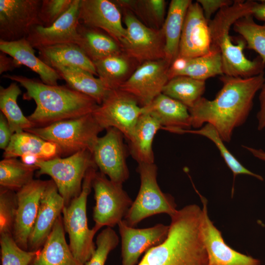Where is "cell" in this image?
I'll return each instance as SVG.
<instances>
[{
    "label": "cell",
    "mask_w": 265,
    "mask_h": 265,
    "mask_svg": "<svg viewBox=\"0 0 265 265\" xmlns=\"http://www.w3.org/2000/svg\"><path fill=\"white\" fill-rule=\"evenodd\" d=\"M163 130L170 132L184 134L191 133L199 134L206 137L211 140L220 152L221 157L226 165L233 172L234 179L239 174L248 175L263 181V178L247 169L230 153L224 144V141L220 136L216 128L211 124L206 123L200 129L184 130L175 128H165Z\"/></svg>",
    "instance_id": "e575fe53"
},
{
    "label": "cell",
    "mask_w": 265,
    "mask_h": 265,
    "mask_svg": "<svg viewBox=\"0 0 265 265\" xmlns=\"http://www.w3.org/2000/svg\"><path fill=\"white\" fill-rule=\"evenodd\" d=\"M121 11L132 12L145 25L160 29L165 20L166 2L164 0H115Z\"/></svg>",
    "instance_id": "836d02e7"
},
{
    "label": "cell",
    "mask_w": 265,
    "mask_h": 265,
    "mask_svg": "<svg viewBox=\"0 0 265 265\" xmlns=\"http://www.w3.org/2000/svg\"><path fill=\"white\" fill-rule=\"evenodd\" d=\"M65 206L63 198L57 187L49 180L41 198L36 221L28 241V250H40L51 233Z\"/></svg>",
    "instance_id": "44dd1931"
},
{
    "label": "cell",
    "mask_w": 265,
    "mask_h": 265,
    "mask_svg": "<svg viewBox=\"0 0 265 265\" xmlns=\"http://www.w3.org/2000/svg\"><path fill=\"white\" fill-rule=\"evenodd\" d=\"M161 129L159 122L147 114H142L136 123L132 139L129 142L130 154L138 163H154L153 142Z\"/></svg>",
    "instance_id": "f1b7e54d"
},
{
    "label": "cell",
    "mask_w": 265,
    "mask_h": 265,
    "mask_svg": "<svg viewBox=\"0 0 265 265\" xmlns=\"http://www.w3.org/2000/svg\"><path fill=\"white\" fill-rule=\"evenodd\" d=\"M21 66V65L14 58L10 56L8 57L6 53L0 52V74L9 71H12L16 68H19Z\"/></svg>",
    "instance_id": "bcb514c9"
},
{
    "label": "cell",
    "mask_w": 265,
    "mask_h": 265,
    "mask_svg": "<svg viewBox=\"0 0 265 265\" xmlns=\"http://www.w3.org/2000/svg\"><path fill=\"white\" fill-rule=\"evenodd\" d=\"M196 191L203 205L202 234L211 265H261L259 260L237 251L224 241L209 217L207 200Z\"/></svg>",
    "instance_id": "2e32d148"
},
{
    "label": "cell",
    "mask_w": 265,
    "mask_h": 265,
    "mask_svg": "<svg viewBox=\"0 0 265 265\" xmlns=\"http://www.w3.org/2000/svg\"><path fill=\"white\" fill-rule=\"evenodd\" d=\"M1 265H29L39 250H25L20 247L12 235H0Z\"/></svg>",
    "instance_id": "f35d334b"
},
{
    "label": "cell",
    "mask_w": 265,
    "mask_h": 265,
    "mask_svg": "<svg viewBox=\"0 0 265 265\" xmlns=\"http://www.w3.org/2000/svg\"><path fill=\"white\" fill-rule=\"evenodd\" d=\"M255 1L234 0L215 14L209 23L211 38V49L220 53L223 74L228 76L250 78L264 73L265 63L259 56L253 60L244 55L245 40L238 39L234 44L229 35L230 27L238 19L251 15Z\"/></svg>",
    "instance_id": "277c9868"
},
{
    "label": "cell",
    "mask_w": 265,
    "mask_h": 265,
    "mask_svg": "<svg viewBox=\"0 0 265 265\" xmlns=\"http://www.w3.org/2000/svg\"><path fill=\"white\" fill-rule=\"evenodd\" d=\"M25 156L35 157L39 160L60 157L57 147L32 133L26 131L15 133L4 150V159Z\"/></svg>",
    "instance_id": "484cf974"
},
{
    "label": "cell",
    "mask_w": 265,
    "mask_h": 265,
    "mask_svg": "<svg viewBox=\"0 0 265 265\" xmlns=\"http://www.w3.org/2000/svg\"><path fill=\"white\" fill-rule=\"evenodd\" d=\"M21 90L16 82L7 87L0 86V109L8 123L12 132L19 133L34 128V124L26 117L17 103Z\"/></svg>",
    "instance_id": "d6a6232c"
},
{
    "label": "cell",
    "mask_w": 265,
    "mask_h": 265,
    "mask_svg": "<svg viewBox=\"0 0 265 265\" xmlns=\"http://www.w3.org/2000/svg\"><path fill=\"white\" fill-rule=\"evenodd\" d=\"M13 133L12 132L7 119L0 113V148L4 150L8 146Z\"/></svg>",
    "instance_id": "ee69618b"
},
{
    "label": "cell",
    "mask_w": 265,
    "mask_h": 265,
    "mask_svg": "<svg viewBox=\"0 0 265 265\" xmlns=\"http://www.w3.org/2000/svg\"><path fill=\"white\" fill-rule=\"evenodd\" d=\"M97 168L89 169L84 178L80 194L65 206L62 216L64 228L69 237V246L75 257L84 265L96 249L93 238L97 233L88 226L86 214L87 198Z\"/></svg>",
    "instance_id": "8992f818"
},
{
    "label": "cell",
    "mask_w": 265,
    "mask_h": 265,
    "mask_svg": "<svg viewBox=\"0 0 265 265\" xmlns=\"http://www.w3.org/2000/svg\"><path fill=\"white\" fill-rule=\"evenodd\" d=\"M170 217L165 239L148 249L137 265H211L202 234V209L188 205Z\"/></svg>",
    "instance_id": "7a4b0ae2"
},
{
    "label": "cell",
    "mask_w": 265,
    "mask_h": 265,
    "mask_svg": "<svg viewBox=\"0 0 265 265\" xmlns=\"http://www.w3.org/2000/svg\"><path fill=\"white\" fill-rule=\"evenodd\" d=\"M0 50L37 74L45 84L56 85L62 79L54 68L35 55L34 48L26 38L12 42L0 40Z\"/></svg>",
    "instance_id": "d4e9b609"
},
{
    "label": "cell",
    "mask_w": 265,
    "mask_h": 265,
    "mask_svg": "<svg viewBox=\"0 0 265 265\" xmlns=\"http://www.w3.org/2000/svg\"><path fill=\"white\" fill-rule=\"evenodd\" d=\"M95 205L93 209V228L98 231L104 226L113 227L124 219L133 201L123 189L101 172L96 171L92 183Z\"/></svg>",
    "instance_id": "9c48e42d"
},
{
    "label": "cell",
    "mask_w": 265,
    "mask_h": 265,
    "mask_svg": "<svg viewBox=\"0 0 265 265\" xmlns=\"http://www.w3.org/2000/svg\"><path fill=\"white\" fill-rule=\"evenodd\" d=\"M142 114L156 119L161 129H190L191 116L188 108L180 102L161 93L149 105L141 107Z\"/></svg>",
    "instance_id": "cb8c5ba5"
},
{
    "label": "cell",
    "mask_w": 265,
    "mask_h": 265,
    "mask_svg": "<svg viewBox=\"0 0 265 265\" xmlns=\"http://www.w3.org/2000/svg\"><path fill=\"white\" fill-rule=\"evenodd\" d=\"M35 165H28L17 158L4 159L0 161V187L17 192L33 180Z\"/></svg>",
    "instance_id": "d590c367"
},
{
    "label": "cell",
    "mask_w": 265,
    "mask_h": 265,
    "mask_svg": "<svg viewBox=\"0 0 265 265\" xmlns=\"http://www.w3.org/2000/svg\"><path fill=\"white\" fill-rule=\"evenodd\" d=\"M62 215L29 265H84L72 252L65 236Z\"/></svg>",
    "instance_id": "603a6c76"
},
{
    "label": "cell",
    "mask_w": 265,
    "mask_h": 265,
    "mask_svg": "<svg viewBox=\"0 0 265 265\" xmlns=\"http://www.w3.org/2000/svg\"><path fill=\"white\" fill-rule=\"evenodd\" d=\"M2 77L18 82L26 90L23 98L35 101L36 108L27 116L34 127L91 113L99 105L91 97L68 85H48L21 75L6 74Z\"/></svg>",
    "instance_id": "3957f363"
},
{
    "label": "cell",
    "mask_w": 265,
    "mask_h": 265,
    "mask_svg": "<svg viewBox=\"0 0 265 265\" xmlns=\"http://www.w3.org/2000/svg\"><path fill=\"white\" fill-rule=\"evenodd\" d=\"M39 57L49 66L78 67L97 76L93 61L76 44H57L38 49Z\"/></svg>",
    "instance_id": "f546056e"
},
{
    "label": "cell",
    "mask_w": 265,
    "mask_h": 265,
    "mask_svg": "<svg viewBox=\"0 0 265 265\" xmlns=\"http://www.w3.org/2000/svg\"><path fill=\"white\" fill-rule=\"evenodd\" d=\"M35 165L38 168L37 175H48L51 177L64 199L65 206L80 194L89 169L97 168L92 153L88 150L80 151L65 158L39 160Z\"/></svg>",
    "instance_id": "52a82bcc"
},
{
    "label": "cell",
    "mask_w": 265,
    "mask_h": 265,
    "mask_svg": "<svg viewBox=\"0 0 265 265\" xmlns=\"http://www.w3.org/2000/svg\"><path fill=\"white\" fill-rule=\"evenodd\" d=\"M157 170L155 163L138 164L139 190L124 218L131 227H134L142 220L155 214L166 213L171 216L178 210L173 197L163 193L159 186Z\"/></svg>",
    "instance_id": "ba28073f"
},
{
    "label": "cell",
    "mask_w": 265,
    "mask_h": 265,
    "mask_svg": "<svg viewBox=\"0 0 265 265\" xmlns=\"http://www.w3.org/2000/svg\"><path fill=\"white\" fill-rule=\"evenodd\" d=\"M126 34L120 42L123 52L139 65L165 59V38L162 28L148 26L128 10L121 11Z\"/></svg>",
    "instance_id": "30bf717a"
},
{
    "label": "cell",
    "mask_w": 265,
    "mask_h": 265,
    "mask_svg": "<svg viewBox=\"0 0 265 265\" xmlns=\"http://www.w3.org/2000/svg\"><path fill=\"white\" fill-rule=\"evenodd\" d=\"M119 237L111 227H106L98 235L96 249L84 265H105L109 253L119 243Z\"/></svg>",
    "instance_id": "60d3db41"
},
{
    "label": "cell",
    "mask_w": 265,
    "mask_h": 265,
    "mask_svg": "<svg viewBox=\"0 0 265 265\" xmlns=\"http://www.w3.org/2000/svg\"><path fill=\"white\" fill-rule=\"evenodd\" d=\"M80 0H73L68 10L51 26H34L26 38L37 50L57 44H77L79 10Z\"/></svg>",
    "instance_id": "ac0fdd59"
},
{
    "label": "cell",
    "mask_w": 265,
    "mask_h": 265,
    "mask_svg": "<svg viewBox=\"0 0 265 265\" xmlns=\"http://www.w3.org/2000/svg\"><path fill=\"white\" fill-rule=\"evenodd\" d=\"M48 181L34 179L16 192L17 206L12 237L17 245L24 250H28V239Z\"/></svg>",
    "instance_id": "9a60e30c"
},
{
    "label": "cell",
    "mask_w": 265,
    "mask_h": 265,
    "mask_svg": "<svg viewBox=\"0 0 265 265\" xmlns=\"http://www.w3.org/2000/svg\"><path fill=\"white\" fill-rule=\"evenodd\" d=\"M118 226L121 238L122 265H135L145 251L165 239L169 229V225L161 223L149 228H135L124 219Z\"/></svg>",
    "instance_id": "ffe728a7"
},
{
    "label": "cell",
    "mask_w": 265,
    "mask_h": 265,
    "mask_svg": "<svg viewBox=\"0 0 265 265\" xmlns=\"http://www.w3.org/2000/svg\"><path fill=\"white\" fill-rule=\"evenodd\" d=\"M222 86L213 100L201 97L191 108V127L198 129L210 123L218 131L224 142L231 141L234 130L246 121L253 100L261 89L264 73L243 78L219 76Z\"/></svg>",
    "instance_id": "6da1fadb"
},
{
    "label": "cell",
    "mask_w": 265,
    "mask_h": 265,
    "mask_svg": "<svg viewBox=\"0 0 265 265\" xmlns=\"http://www.w3.org/2000/svg\"><path fill=\"white\" fill-rule=\"evenodd\" d=\"M242 147L249 151L255 157L265 161V152L263 150L257 149L244 145Z\"/></svg>",
    "instance_id": "c3c4849f"
},
{
    "label": "cell",
    "mask_w": 265,
    "mask_h": 265,
    "mask_svg": "<svg viewBox=\"0 0 265 265\" xmlns=\"http://www.w3.org/2000/svg\"><path fill=\"white\" fill-rule=\"evenodd\" d=\"M93 62L98 78L109 90L119 89L139 65L123 52Z\"/></svg>",
    "instance_id": "4316f807"
},
{
    "label": "cell",
    "mask_w": 265,
    "mask_h": 265,
    "mask_svg": "<svg viewBox=\"0 0 265 265\" xmlns=\"http://www.w3.org/2000/svg\"><path fill=\"white\" fill-rule=\"evenodd\" d=\"M122 12L109 0H80L79 23L105 31L119 43L126 34Z\"/></svg>",
    "instance_id": "d6986e66"
},
{
    "label": "cell",
    "mask_w": 265,
    "mask_h": 265,
    "mask_svg": "<svg viewBox=\"0 0 265 265\" xmlns=\"http://www.w3.org/2000/svg\"><path fill=\"white\" fill-rule=\"evenodd\" d=\"M211 51L209 22L199 3L192 2L185 17L177 56L195 57L206 54Z\"/></svg>",
    "instance_id": "e0dca14e"
},
{
    "label": "cell",
    "mask_w": 265,
    "mask_h": 265,
    "mask_svg": "<svg viewBox=\"0 0 265 265\" xmlns=\"http://www.w3.org/2000/svg\"><path fill=\"white\" fill-rule=\"evenodd\" d=\"M42 0H0V40L12 42L26 38L31 29L41 25L39 13Z\"/></svg>",
    "instance_id": "4fadbf2b"
},
{
    "label": "cell",
    "mask_w": 265,
    "mask_h": 265,
    "mask_svg": "<svg viewBox=\"0 0 265 265\" xmlns=\"http://www.w3.org/2000/svg\"><path fill=\"white\" fill-rule=\"evenodd\" d=\"M104 130L92 113L58 121L26 131L55 144L60 157L71 156L82 150L93 152L99 133Z\"/></svg>",
    "instance_id": "5b68a950"
},
{
    "label": "cell",
    "mask_w": 265,
    "mask_h": 265,
    "mask_svg": "<svg viewBox=\"0 0 265 265\" xmlns=\"http://www.w3.org/2000/svg\"><path fill=\"white\" fill-rule=\"evenodd\" d=\"M205 88V81L186 76H179L168 81L162 93L190 108L202 97Z\"/></svg>",
    "instance_id": "8d00e7d4"
},
{
    "label": "cell",
    "mask_w": 265,
    "mask_h": 265,
    "mask_svg": "<svg viewBox=\"0 0 265 265\" xmlns=\"http://www.w3.org/2000/svg\"><path fill=\"white\" fill-rule=\"evenodd\" d=\"M91 113L103 130L117 129L129 141L142 111L141 107L133 97L117 89L111 90Z\"/></svg>",
    "instance_id": "8fae6325"
},
{
    "label": "cell",
    "mask_w": 265,
    "mask_h": 265,
    "mask_svg": "<svg viewBox=\"0 0 265 265\" xmlns=\"http://www.w3.org/2000/svg\"><path fill=\"white\" fill-rule=\"evenodd\" d=\"M170 65L165 59L144 62L119 89L133 97L141 107L145 106L162 93L169 80Z\"/></svg>",
    "instance_id": "5bb4252c"
},
{
    "label": "cell",
    "mask_w": 265,
    "mask_h": 265,
    "mask_svg": "<svg viewBox=\"0 0 265 265\" xmlns=\"http://www.w3.org/2000/svg\"><path fill=\"white\" fill-rule=\"evenodd\" d=\"M99 137L92 152L94 161L100 172L111 181L122 185L129 177L126 159L129 153L123 134L114 128L106 130Z\"/></svg>",
    "instance_id": "7c38bea8"
},
{
    "label": "cell",
    "mask_w": 265,
    "mask_h": 265,
    "mask_svg": "<svg viewBox=\"0 0 265 265\" xmlns=\"http://www.w3.org/2000/svg\"><path fill=\"white\" fill-rule=\"evenodd\" d=\"M77 45L93 61L122 52L120 43L100 29L79 23Z\"/></svg>",
    "instance_id": "83f0119b"
},
{
    "label": "cell",
    "mask_w": 265,
    "mask_h": 265,
    "mask_svg": "<svg viewBox=\"0 0 265 265\" xmlns=\"http://www.w3.org/2000/svg\"><path fill=\"white\" fill-rule=\"evenodd\" d=\"M220 53L211 49L209 53L192 58L177 56L168 69L169 80L179 76H186L205 81L216 76L223 75Z\"/></svg>",
    "instance_id": "7402d4cb"
},
{
    "label": "cell",
    "mask_w": 265,
    "mask_h": 265,
    "mask_svg": "<svg viewBox=\"0 0 265 265\" xmlns=\"http://www.w3.org/2000/svg\"><path fill=\"white\" fill-rule=\"evenodd\" d=\"M196 1L201 5L204 16L209 23L213 13L234 2V1L231 0H197Z\"/></svg>",
    "instance_id": "7bdbcfd3"
},
{
    "label": "cell",
    "mask_w": 265,
    "mask_h": 265,
    "mask_svg": "<svg viewBox=\"0 0 265 265\" xmlns=\"http://www.w3.org/2000/svg\"><path fill=\"white\" fill-rule=\"evenodd\" d=\"M67 85L73 89L93 98L100 105L111 90L101 80L90 72L78 67L54 65L52 67Z\"/></svg>",
    "instance_id": "1f68e13d"
},
{
    "label": "cell",
    "mask_w": 265,
    "mask_h": 265,
    "mask_svg": "<svg viewBox=\"0 0 265 265\" xmlns=\"http://www.w3.org/2000/svg\"><path fill=\"white\" fill-rule=\"evenodd\" d=\"M235 31L245 40L246 48L256 52L265 63V25L256 23L252 15L240 18L234 24Z\"/></svg>",
    "instance_id": "74e56055"
},
{
    "label": "cell",
    "mask_w": 265,
    "mask_h": 265,
    "mask_svg": "<svg viewBox=\"0 0 265 265\" xmlns=\"http://www.w3.org/2000/svg\"><path fill=\"white\" fill-rule=\"evenodd\" d=\"M17 206L16 192L0 187V235H12Z\"/></svg>",
    "instance_id": "ab89813d"
},
{
    "label": "cell",
    "mask_w": 265,
    "mask_h": 265,
    "mask_svg": "<svg viewBox=\"0 0 265 265\" xmlns=\"http://www.w3.org/2000/svg\"><path fill=\"white\" fill-rule=\"evenodd\" d=\"M260 90L259 95L260 106L257 115L258 129L259 131L265 129V74L264 82Z\"/></svg>",
    "instance_id": "f6af8a7d"
},
{
    "label": "cell",
    "mask_w": 265,
    "mask_h": 265,
    "mask_svg": "<svg viewBox=\"0 0 265 265\" xmlns=\"http://www.w3.org/2000/svg\"><path fill=\"white\" fill-rule=\"evenodd\" d=\"M73 0H42L39 13L41 26L52 25L71 6Z\"/></svg>",
    "instance_id": "b9f144b4"
},
{
    "label": "cell",
    "mask_w": 265,
    "mask_h": 265,
    "mask_svg": "<svg viewBox=\"0 0 265 265\" xmlns=\"http://www.w3.org/2000/svg\"><path fill=\"white\" fill-rule=\"evenodd\" d=\"M251 15L257 20L265 22V0L254 1Z\"/></svg>",
    "instance_id": "7dc6e473"
},
{
    "label": "cell",
    "mask_w": 265,
    "mask_h": 265,
    "mask_svg": "<svg viewBox=\"0 0 265 265\" xmlns=\"http://www.w3.org/2000/svg\"><path fill=\"white\" fill-rule=\"evenodd\" d=\"M190 0H172L162 29L165 38V59L171 65L177 57L180 39Z\"/></svg>",
    "instance_id": "4dcf8cb0"
}]
</instances>
